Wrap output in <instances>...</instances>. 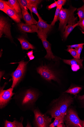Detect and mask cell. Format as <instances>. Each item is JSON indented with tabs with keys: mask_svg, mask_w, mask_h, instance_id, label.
<instances>
[{
	"mask_svg": "<svg viewBox=\"0 0 84 127\" xmlns=\"http://www.w3.org/2000/svg\"><path fill=\"white\" fill-rule=\"evenodd\" d=\"M21 8H23L25 9H28L31 3L29 0H18Z\"/></svg>",
	"mask_w": 84,
	"mask_h": 127,
	"instance_id": "23",
	"label": "cell"
},
{
	"mask_svg": "<svg viewBox=\"0 0 84 127\" xmlns=\"http://www.w3.org/2000/svg\"><path fill=\"white\" fill-rule=\"evenodd\" d=\"M57 6V2L55 1V2L53 3L50 5L48 6L47 7V8L48 9L50 10Z\"/></svg>",
	"mask_w": 84,
	"mask_h": 127,
	"instance_id": "35",
	"label": "cell"
},
{
	"mask_svg": "<svg viewBox=\"0 0 84 127\" xmlns=\"http://www.w3.org/2000/svg\"><path fill=\"white\" fill-rule=\"evenodd\" d=\"M64 122L68 127H83L82 120L73 109L69 107L64 118Z\"/></svg>",
	"mask_w": 84,
	"mask_h": 127,
	"instance_id": "4",
	"label": "cell"
},
{
	"mask_svg": "<svg viewBox=\"0 0 84 127\" xmlns=\"http://www.w3.org/2000/svg\"><path fill=\"white\" fill-rule=\"evenodd\" d=\"M9 7L7 4V1L2 0H0V10L4 12Z\"/></svg>",
	"mask_w": 84,
	"mask_h": 127,
	"instance_id": "27",
	"label": "cell"
},
{
	"mask_svg": "<svg viewBox=\"0 0 84 127\" xmlns=\"http://www.w3.org/2000/svg\"><path fill=\"white\" fill-rule=\"evenodd\" d=\"M64 119L62 117L57 119H55L54 122L50 125V127H54L57 126L61 124H64Z\"/></svg>",
	"mask_w": 84,
	"mask_h": 127,
	"instance_id": "25",
	"label": "cell"
},
{
	"mask_svg": "<svg viewBox=\"0 0 84 127\" xmlns=\"http://www.w3.org/2000/svg\"><path fill=\"white\" fill-rule=\"evenodd\" d=\"M44 47L47 52V54L44 58L50 61L53 60L57 61L58 60V58L55 56L52 53L51 49V44L48 41L46 38L41 39Z\"/></svg>",
	"mask_w": 84,
	"mask_h": 127,
	"instance_id": "11",
	"label": "cell"
},
{
	"mask_svg": "<svg viewBox=\"0 0 84 127\" xmlns=\"http://www.w3.org/2000/svg\"><path fill=\"white\" fill-rule=\"evenodd\" d=\"M37 8L36 7L31 4L28 9L30 11L31 14H32V13H33L37 16L39 20H42V19L38 14L37 10Z\"/></svg>",
	"mask_w": 84,
	"mask_h": 127,
	"instance_id": "24",
	"label": "cell"
},
{
	"mask_svg": "<svg viewBox=\"0 0 84 127\" xmlns=\"http://www.w3.org/2000/svg\"><path fill=\"white\" fill-rule=\"evenodd\" d=\"M34 124L35 127H49L52 122V118H50L42 113L38 109L34 110Z\"/></svg>",
	"mask_w": 84,
	"mask_h": 127,
	"instance_id": "6",
	"label": "cell"
},
{
	"mask_svg": "<svg viewBox=\"0 0 84 127\" xmlns=\"http://www.w3.org/2000/svg\"><path fill=\"white\" fill-rule=\"evenodd\" d=\"M83 47V45H82L80 46L77 50L78 54V59H80V55L81 54L82 51Z\"/></svg>",
	"mask_w": 84,
	"mask_h": 127,
	"instance_id": "32",
	"label": "cell"
},
{
	"mask_svg": "<svg viewBox=\"0 0 84 127\" xmlns=\"http://www.w3.org/2000/svg\"><path fill=\"white\" fill-rule=\"evenodd\" d=\"M77 8L72 5L68 9L62 7L59 13L58 20L59 21L58 30L63 33L67 24L73 25L76 24L77 17L75 16L74 12Z\"/></svg>",
	"mask_w": 84,
	"mask_h": 127,
	"instance_id": "1",
	"label": "cell"
},
{
	"mask_svg": "<svg viewBox=\"0 0 84 127\" xmlns=\"http://www.w3.org/2000/svg\"><path fill=\"white\" fill-rule=\"evenodd\" d=\"M39 95L35 91L31 89L27 90L17 97H16L20 106L26 109L32 108L38 98Z\"/></svg>",
	"mask_w": 84,
	"mask_h": 127,
	"instance_id": "2",
	"label": "cell"
},
{
	"mask_svg": "<svg viewBox=\"0 0 84 127\" xmlns=\"http://www.w3.org/2000/svg\"><path fill=\"white\" fill-rule=\"evenodd\" d=\"M78 99L82 102L84 103V95L82 96H79L78 97Z\"/></svg>",
	"mask_w": 84,
	"mask_h": 127,
	"instance_id": "36",
	"label": "cell"
},
{
	"mask_svg": "<svg viewBox=\"0 0 84 127\" xmlns=\"http://www.w3.org/2000/svg\"><path fill=\"white\" fill-rule=\"evenodd\" d=\"M5 127H23L22 122L14 120L13 122L6 120L5 121Z\"/></svg>",
	"mask_w": 84,
	"mask_h": 127,
	"instance_id": "21",
	"label": "cell"
},
{
	"mask_svg": "<svg viewBox=\"0 0 84 127\" xmlns=\"http://www.w3.org/2000/svg\"><path fill=\"white\" fill-rule=\"evenodd\" d=\"M78 23H77L74 25H68L66 27L65 31L63 33V37L64 39L66 40L67 39L70 33L76 27L78 26Z\"/></svg>",
	"mask_w": 84,
	"mask_h": 127,
	"instance_id": "19",
	"label": "cell"
},
{
	"mask_svg": "<svg viewBox=\"0 0 84 127\" xmlns=\"http://www.w3.org/2000/svg\"><path fill=\"white\" fill-rule=\"evenodd\" d=\"M49 112L51 118H52L57 119L60 118H62V113L60 110L56 105L50 110Z\"/></svg>",
	"mask_w": 84,
	"mask_h": 127,
	"instance_id": "18",
	"label": "cell"
},
{
	"mask_svg": "<svg viewBox=\"0 0 84 127\" xmlns=\"http://www.w3.org/2000/svg\"><path fill=\"white\" fill-rule=\"evenodd\" d=\"M82 89L81 87L79 86H71L67 90L64 92V93L75 95L78 94Z\"/></svg>",
	"mask_w": 84,
	"mask_h": 127,
	"instance_id": "20",
	"label": "cell"
},
{
	"mask_svg": "<svg viewBox=\"0 0 84 127\" xmlns=\"http://www.w3.org/2000/svg\"><path fill=\"white\" fill-rule=\"evenodd\" d=\"M4 72L3 71H0V80H1V77L4 75Z\"/></svg>",
	"mask_w": 84,
	"mask_h": 127,
	"instance_id": "37",
	"label": "cell"
},
{
	"mask_svg": "<svg viewBox=\"0 0 84 127\" xmlns=\"http://www.w3.org/2000/svg\"><path fill=\"white\" fill-rule=\"evenodd\" d=\"M29 1L31 4L37 8L38 5L42 1V0H29Z\"/></svg>",
	"mask_w": 84,
	"mask_h": 127,
	"instance_id": "29",
	"label": "cell"
},
{
	"mask_svg": "<svg viewBox=\"0 0 84 127\" xmlns=\"http://www.w3.org/2000/svg\"><path fill=\"white\" fill-rule=\"evenodd\" d=\"M78 23V26H79L81 28L82 32L84 33V19L80 21H79Z\"/></svg>",
	"mask_w": 84,
	"mask_h": 127,
	"instance_id": "31",
	"label": "cell"
},
{
	"mask_svg": "<svg viewBox=\"0 0 84 127\" xmlns=\"http://www.w3.org/2000/svg\"><path fill=\"white\" fill-rule=\"evenodd\" d=\"M4 12L18 24L21 22V18L20 16L15 10L9 6L7 9Z\"/></svg>",
	"mask_w": 84,
	"mask_h": 127,
	"instance_id": "16",
	"label": "cell"
},
{
	"mask_svg": "<svg viewBox=\"0 0 84 127\" xmlns=\"http://www.w3.org/2000/svg\"><path fill=\"white\" fill-rule=\"evenodd\" d=\"M66 50L69 52L74 59H78L77 50L73 48H67Z\"/></svg>",
	"mask_w": 84,
	"mask_h": 127,
	"instance_id": "28",
	"label": "cell"
},
{
	"mask_svg": "<svg viewBox=\"0 0 84 127\" xmlns=\"http://www.w3.org/2000/svg\"><path fill=\"white\" fill-rule=\"evenodd\" d=\"M18 28L21 31L26 32H37L38 29L37 25H30L23 23L20 22L18 24Z\"/></svg>",
	"mask_w": 84,
	"mask_h": 127,
	"instance_id": "13",
	"label": "cell"
},
{
	"mask_svg": "<svg viewBox=\"0 0 84 127\" xmlns=\"http://www.w3.org/2000/svg\"><path fill=\"white\" fill-rule=\"evenodd\" d=\"M66 0H58L56 1L57 6H63L64 5L66 2Z\"/></svg>",
	"mask_w": 84,
	"mask_h": 127,
	"instance_id": "34",
	"label": "cell"
},
{
	"mask_svg": "<svg viewBox=\"0 0 84 127\" xmlns=\"http://www.w3.org/2000/svg\"><path fill=\"white\" fill-rule=\"evenodd\" d=\"M8 5L10 7L15 10L21 19L22 16L20 5L17 0H9L7 1Z\"/></svg>",
	"mask_w": 84,
	"mask_h": 127,
	"instance_id": "15",
	"label": "cell"
},
{
	"mask_svg": "<svg viewBox=\"0 0 84 127\" xmlns=\"http://www.w3.org/2000/svg\"><path fill=\"white\" fill-rule=\"evenodd\" d=\"M63 61L64 63L71 66V70L74 72H76L83 68V59L74 58L71 60L63 59Z\"/></svg>",
	"mask_w": 84,
	"mask_h": 127,
	"instance_id": "12",
	"label": "cell"
},
{
	"mask_svg": "<svg viewBox=\"0 0 84 127\" xmlns=\"http://www.w3.org/2000/svg\"><path fill=\"white\" fill-rule=\"evenodd\" d=\"M37 26L38 29L37 36L41 39L47 38L48 34L51 31L53 27L49 25L43 19L39 20Z\"/></svg>",
	"mask_w": 84,
	"mask_h": 127,
	"instance_id": "9",
	"label": "cell"
},
{
	"mask_svg": "<svg viewBox=\"0 0 84 127\" xmlns=\"http://www.w3.org/2000/svg\"><path fill=\"white\" fill-rule=\"evenodd\" d=\"M62 6H58L57 7L53 20L51 24L53 26L55 25V23L58 21V18Z\"/></svg>",
	"mask_w": 84,
	"mask_h": 127,
	"instance_id": "22",
	"label": "cell"
},
{
	"mask_svg": "<svg viewBox=\"0 0 84 127\" xmlns=\"http://www.w3.org/2000/svg\"><path fill=\"white\" fill-rule=\"evenodd\" d=\"M6 84L0 87V108L1 109L5 107L12 99V97L14 95L13 91L14 88H11L6 90L4 89Z\"/></svg>",
	"mask_w": 84,
	"mask_h": 127,
	"instance_id": "8",
	"label": "cell"
},
{
	"mask_svg": "<svg viewBox=\"0 0 84 127\" xmlns=\"http://www.w3.org/2000/svg\"><path fill=\"white\" fill-rule=\"evenodd\" d=\"M73 99L70 97L59 98L55 100V105L57 106L60 110L62 117L64 119L67 113L68 108L73 102Z\"/></svg>",
	"mask_w": 84,
	"mask_h": 127,
	"instance_id": "7",
	"label": "cell"
},
{
	"mask_svg": "<svg viewBox=\"0 0 84 127\" xmlns=\"http://www.w3.org/2000/svg\"><path fill=\"white\" fill-rule=\"evenodd\" d=\"M38 73L44 79L49 82L53 80L58 83L61 82L58 73L55 72L49 66L46 64L41 65L37 69Z\"/></svg>",
	"mask_w": 84,
	"mask_h": 127,
	"instance_id": "3",
	"label": "cell"
},
{
	"mask_svg": "<svg viewBox=\"0 0 84 127\" xmlns=\"http://www.w3.org/2000/svg\"><path fill=\"white\" fill-rule=\"evenodd\" d=\"M22 17L26 22V24L30 25L37 24L38 22L33 18L32 15H31L28 11V9H25L21 8Z\"/></svg>",
	"mask_w": 84,
	"mask_h": 127,
	"instance_id": "14",
	"label": "cell"
},
{
	"mask_svg": "<svg viewBox=\"0 0 84 127\" xmlns=\"http://www.w3.org/2000/svg\"><path fill=\"white\" fill-rule=\"evenodd\" d=\"M82 124L83 127H84V121H82Z\"/></svg>",
	"mask_w": 84,
	"mask_h": 127,
	"instance_id": "38",
	"label": "cell"
},
{
	"mask_svg": "<svg viewBox=\"0 0 84 127\" xmlns=\"http://www.w3.org/2000/svg\"><path fill=\"white\" fill-rule=\"evenodd\" d=\"M84 43L79 44H75L71 45H69L67 46V47L68 48H75V49H77L80 46L82 45H84Z\"/></svg>",
	"mask_w": 84,
	"mask_h": 127,
	"instance_id": "30",
	"label": "cell"
},
{
	"mask_svg": "<svg viewBox=\"0 0 84 127\" xmlns=\"http://www.w3.org/2000/svg\"><path fill=\"white\" fill-rule=\"evenodd\" d=\"M3 34L5 37L10 40H13L10 31V27L9 23L2 16L0 17V37L1 38Z\"/></svg>",
	"mask_w": 84,
	"mask_h": 127,
	"instance_id": "10",
	"label": "cell"
},
{
	"mask_svg": "<svg viewBox=\"0 0 84 127\" xmlns=\"http://www.w3.org/2000/svg\"><path fill=\"white\" fill-rule=\"evenodd\" d=\"M78 12L76 14L78 15L80 21L84 19V4L81 7L77 9Z\"/></svg>",
	"mask_w": 84,
	"mask_h": 127,
	"instance_id": "26",
	"label": "cell"
},
{
	"mask_svg": "<svg viewBox=\"0 0 84 127\" xmlns=\"http://www.w3.org/2000/svg\"><path fill=\"white\" fill-rule=\"evenodd\" d=\"M21 45L23 50H28L30 49H34L35 48L24 37L21 36L17 38Z\"/></svg>",
	"mask_w": 84,
	"mask_h": 127,
	"instance_id": "17",
	"label": "cell"
},
{
	"mask_svg": "<svg viewBox=\"0 0 84 127\" xmlns=\"http://www.w3.org/2000/svg\"><path fill=\"white\" fill-rule=\"evenodd\" d=\"M28 62L23 60L16 63L19 64L16 70L12 73L11 77L13 80V84L11 87L14 88L19 83L23 77L26 71Z\"/></svg>",
	"mask_w": 84,
	"mask_h": 127,
	"instance_id": "5",
	"label": "cell"
},
{
	"mask_svg": "<svg viewBox=\"0 0 84 127\" xmlns=\"http://www.w3.org/2000/svg\"><path fill=\"white\" fill-rule=\"evenodd\" d=\"M33 50L30 51L27 53V55L30 61L33 60L34 58L35 57L33 55Z\"/></svg>",
	"mask_w": 84,
	"mask_h": 127,
	"instance_id": "33",
	"label": "cell"
}]
</instances>
